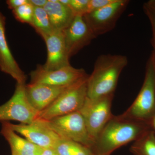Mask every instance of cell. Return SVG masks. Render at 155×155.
<instances>
[{
  "mask_svg": "<svg viewBox=\"0 0 155 155\" xmlns=\"http://www.w3.org/2000/svg\"><path fill=\"white\" fill-rule=\"evenodd\" d=\"M151 127L150 125L124 118L121 115L114 116L90 149L95 155H110L120 147L135 141Z\"/></svg>",
  "mask_w": 155,
  "mask_h": 155,
  "instance_id": "cell-1",
  "label": "cell"
},
{
  "mask_svg": "<svg viewBox=\"0 0 155 155\" xmlns=\"http://www.w3.org/2000/svg\"><path fill=\"white\" fill-rule=\"evenodd\" d=\"M128 62L127 57L123 55L99 56L87 78V97L96 99L114 94L119 76Z\"/></svg>",
  "mask_w": 155,
  "mask_h": 155,
  "instance_id": "cell-2",
  "label": "cell"
},
{
  "mask_svg": "<svg viewBox=\"0 0 155 155\" xmlns=\"http://www.w3.org/2000/svg\"><path fill=\"white\" fill-rule=\"evenodd\" d=\"M155 115V57L153 54L147 64L144 82L139 93L133 104L121 115L152 127Z\"/></svg>",
  "mask_w": 155,
  "mask_h": 155,
  "instance_id": "cell-3",
  "label": "cell"
},
{
  "mask_svg": "<svg viewBox=\"0 0 155 155\" xmlns=\"http://www.w3.org/2000/svg\"><path fill=\"white\" fill-rule=\"evenodd\" d=\"M88 76L68 87L54 102L39 113L38 119L48 121L79 111L87 97Z\"/></svg>",
  "mask_w": 155,
  "mask_h": 155,
  "instance_id": "cell-4",
  "label": "cell"
},
{
  "mask_svg": "<svg viewBox=\"0 0 155 155\" xmlns=\"http://www.w3.org/2000/svg\"><path fill=\"white\" fill-rule=\"evenodd\" d=\"M114 97V94L96 99L87 97L79 111L84 119L89 134L94 143L114 116L111 112Z\"/></svg>",
  "mask_w": 155,
  "mask_h": 155,
  "instance_id": "cell-5",
  "label": "cell"
},
{
  "mask_svg": "<svg viewBox=\"0 0 155 155\" xmlns=\"http://www.w3.org/2000/svg\"><path fill=\"white\" fill-rule=\"evenodd\" d=\"M61 138L91 148L93 144L82 115L79 111L47 121Z\"/></svg>",
  "mask_w": 155,
  "mask_h": 155,
  "instance_id": "cell-6",
  "label": "cell"
},
{
  "mask_svg": "<svg viewBox=\"0 0 155 155\" xmlns=\"http://www.w3.org/2000/svg\"><path fill=\"white\" fill-rule=\"evenodd\" d=\"M25 84L17 83L13 96L0 106V121H18L30 124L37 119L39 113L28 102L25 93Z\"/></svg>",
  "mask_w": 155,
  "mask_h": 155,
  "instance_id": "cell-7",
  "label": "cell"
},
{
  "mask_svg": "<svg viewBox=\"0 0 155 155\" xmlns=\"http://www.w3.org/2000/svg\"><path fill=\"white\" fill-rule=\"evenodd\" d=\"M129 2L128 0H116L110 5L84 16L96 38L114 29Z\"/></svg>",
  "mask_w": 155,
  "mask_h": 155,
  "instance_id": "cell-8",
  "label": "cell"
},
{
  "mask_svg": "<svg viewBox=\"0 0 155 155\" xmlns=\"http://www.w3.org/2000/svg\"><path fill=\"white\" fill-rule=\"evenodd\" d=\"M8 123L16 133L25 137L28 141L41 148H54L63 139L43 119L38 118L30 124Z\"/></svg>",
  "mask_w": 155,
  "mask_h": 155,
  "instance_id": "cell-9",
  "label": "cell"
},
{
  "mask_svg": "<svg viewBox=\"0 0 155 155\" xmlns=\"http://www.w3.org/2000/svg\"><path fill=\"white\" fill-rule=\"evenodd\" d=\"M31 84H41L59 86H69L88 76L85 70L71 65L55 70H47L41 66L30 74Z\"/></svg>",
  "mask_w": 155,
  "mask_h": 155,
  "instance_id": "cell-10",
  "label": "cell"
},
{
  "mask_svg": "<svg viewBox=\"0 0 155 155\" xmlns=\"http://www.w3.org/2000/svg\"><path fill=\"white\" fill-rule=\"evenodd\" d=\"M69 59L96 38L84 16H75L71 24L63 31Z\"/></svg>",
  "mask_w": 155,
  "mask_h": 155,
  "instance_id": "cell-11",
  "label": "cell"
},
{
  "mask_svg": "<svg viewBox=\"0 0 155 155\" xmlns=\"http://www.w3.org/2000/svg\"><path fill=\"white\" fill-rule=\"evenodd\" d=\"M43 39L47 48L46 62L41 66L44 69L57 70L70 65L63 31L54 30Z\"/></svg>",
  "mask_w": 155,
  "mask_h": 155,
  "instance_id": "cell-12",
  "label": "cell"
},
{
  "mask_svg": "<svg viewBox=\"0 0 155 155\" xmlns=\"http://www.w3.org/2000/svg\"><path fill=\"white\" fill-rule=\"evenodd\" d=\"M71 86H54L29 83L25 85V93L31 105L40 113L46 109Z\"/></svg>",
  "mask_w": 155,
  "mask_h": 155,
  "instance_id": "cell-13",
  "label": "cell"
},
{
  "mask_svg": "<svg viewBox=\"0 0 155 155\" xmlns=\"http://www.w3.org/2000/svg\"><path fill=\"white\" fill-rule=\"evenodd\" d=\"M5 25V17L0 12V69L11 75L17 83L25 84L26 76L12 55L7 42Z\"/></svg>",
  "mask_w": 155,
  "mask_h": 155,
  "instance_id": "cell-14",
  "label": "cell"
},
{
  "mask_svg": "<svg viewBox=\"0 0 155 155\" xmlns=\"http://www.w3.org/2000/svg\"><path fill=\"white\" fill-rule=\"evenodd\" d=\"M1 133L8 143L12 155H40L42 148L21 137L9 126L8 122H2Z\"/></svg>",
  "mask_w": 155,
  "mask_h": 155,
  "instance_id": "cell-15",
  "label": "cell"
},
{
  "mask_svg": "<svg viewBox=\"0 0 155 155\" xmlns=\"http://www.w3.org/2000/svg\"><path fill=\"white\" fill-rule=\"evenodd\" d=\"M47 13L54 30L63 31L69 26L75 16L69 6L59 0H48L44 8Z\"/></svg>",
  "mask_w": 155,
  "mask_h": 155,
  "instance_id": "cell-16",
  "label": "cell"
},
{
  "mask_svg": "<svg viewBox=\"0 0 155 155\" xmlns=\"http://www.w3.org/2000/svg\"><path fill=\"white\" fill-rule=\"evenodd\" d=\"M134 155H155V132L148 130L134 141L130 148Z\"/></svg>",
  "mask_w": 155,
  "mask_h": 155,
  "instance_id": "cell-17",
  "label": "cell"
},
{
  "mask_svg": "<svg viewBox=\"0 0 155 155\" xmlns=\"http://www.w3.org/2000/svg\"><path fill=\"white\" fill-rule=\"evenodd\" d=\"M30 25L43 39L54 31L47 13L42 8L34 7L33 17Z\"/></svg>",
  "mask_w": 155,
  "mask_h": 155,
  "instance_id": "cell-18",
  "label": "cell"
},
{
  "mask_svg": "<svg viewBox=\"0 0 155 155\" xmlns=\"http://www.w3.org/2000/svg\"><path fill=\"white\" fill-rule=\"evenodd\" d=\"M14 17L19 22L31 25L32 21L34 7L29 3L12 10Z\"/></svg>",
  "mask_w": 155,
  "mask_h": 155,
  "instance_id": "cell-19",
  "label": "cell"
},
{
  "mask_svg": "<svg viewBox=\"0 0 155 155\" xmlns=\"http://www.w3.org/2000/svg\"><path fill=\"white\" fill-rule=\"evenodd\" d=\"M80 145L71 140L63 139L54 149L58 155H73Z\"/></svg>",
  "mask_w": 155,
  "mask_h": 155,
  "instance_id": "cell-20",
  "label": "cell"
},
{
  "mask_svg": "<svg viewBox=\"0 0 155 155\" xmlns=\"http://www.w3.org/2000/svg\"><path fill=\"white\" fill-rule=\"evenodd\" d=\"M89 0H70L68 5L75 16H84L87 13Z\"/></svg>",
  "mask_w": 155,
  "mask_h": 155,
  "instance_id": "cell-21",
  "label": "cell"
},
{
  "mask_svg": "<svg viewBox=\"0 0 155 155\" xmlns=\"http://www.w3.org/2000/svg\"><path fill=\"white\" fill-rule=\"evenodd\" d=\"M115 1L116 0H89L87 14L99 10L110 5Z\"/></svg>",
  "mask_w": 155,
  "mask_h": 155,
  "instance_id": "cell-22",
  "label": "cell"
},
{
  "mask_svg": "<svg viewBox=\"0 0 155 155\" xmlns=\"http://www.w3.org/2000/svg\"><path fill=\"white\" fill-rule=\"evenodd\" d=\"M144 10L151 24L153 31V45L154 48V52L153 54L155 57V10L148 5L147 3L144 5Z\"/></svg>",
  "mask_w": 155,
  "mask_h": 155,
  "instance_id": "cell-23",
  "label": "cell"
},
{
  "mask_svg": "<svg viewBox=\"0 0 155 155\" xmlns=\"http://www.w3.org/2000/svg\"><path fill=\"white\" fill-rule=\"evenodd\" d=\"M28 2V0H8L6 2L10 9L13 10Z\"/></svg>",
  "mask_w": 155,
  "mask_h": 155,
  "instance_id": "cell-24",
  "label": "cell"
},
{
  "mask_svg": "<svg viewBox=\"0 0 155 155\" xmlns=\"http://www.w3.org/2000/svg\"><path fill=\"white\" fill-rule=\"evenodd\" d=\"M73 155H95L90 148L80 144Z\"/></svg>",
  "mask_w": 155,
  "mask_h": 155,
  "instance_id": "cell-25",
  "label": "cell"
},
{
  "mask_svg": "<svg viewBox=\"0 0 155 155\" xmlns=\"http://www.w3.org/2000/svg\"><path fill=\"white\" fill-rule=\"evenodd\" d=\"M48 0H28V2L33 7L44 8Z\"/></svg>",
  "mask_w": 155,
  "mask_h": 155,
  "instance_id": "cell-26",
  "label": "cell"
},
{
  "mask_svg": "<svg viewBox=\"0 0 155 155\" xmlns=\"http://www.w3.org/2000/svg\"><path fill=\"white\" fill-rule=\"evenodd\" d=\"M40 155H58L54 148H42Z\"/></svg>",
  "mask_w": 155,
  "mask_h": 155,
  "instance_id": "cell-27",
  "label": "cell"
},
{
  "mask_svg": "<svg viewBox=\"0 0 155 155\" xmlns=\"http://www.w3.org/2000/svg\"><path fill=\"white\" fill-rule=\"evenodd\" d=\"M147 5L151 7L152 8L155 9V0H151V1H149L147 3Z\"/></svg>",
  "mask_w": 155,
  "mask_h": 155,
  "instance_id": "cell-28",
  "label": "cell"
},
{
  "mask_svg": "<svg viewBox=\"0 0 155 155\" xmlns=\"http://www.w3.org/2000/svg\"><path fill=\"white\" fill-rule=\"evenodd\" d=\"M59 1L60 3L64 5L68 6L70 3V0H59Z\"/></svg>",
  "mask_w": 155,
  "mask_h": 155,
  "instance_id": "cell-29",
  "label": "cell"
},
{
  "mask_svg": "<svg viewBox=\"0 0 155 155\" xmlns=\"http://www.w3.org/2000/svg\"><path fill=\"white\" fill-rule=\"evenodd\" d=\"M152 127H153L155 130V115L153 119L152 124Z\"/></svg>",
  "mask_w": 155,
  "mask_h": 155,
  "instance_id": "cell-30",
  "label": "cell"
},
{
  "mask_svg": "<svg viewBox=\"0 0 155 155\" xmlns=\"http://www.w3.org/2000/svg\"><path fill=\"white\" fill-rule=\"evenodd\" d=\"M153 9H154V8H153Z\"/></svg>",
  "mask_w": 155,
  "mask_h": 155,
  "instance_id": "cell-31",
  "label": "cell"
}]
</instances>
